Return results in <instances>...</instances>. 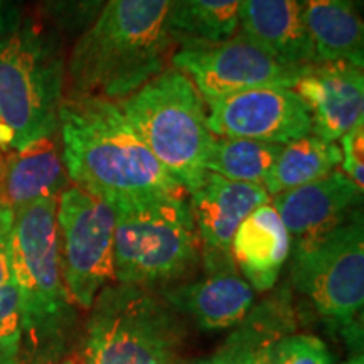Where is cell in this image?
<instances>
[{
    "instance_id": "cell-1",
    "label": "cell",
    "mask_w": 364,
    "mask_h": 364,
    "mask_svg": "<svg viewBox=\"0 0 364 364\" xmlns=\"http://www.w3.org/2000/svg\"><path fill=\"white\" fill-rule=\"evenodd\" d=\"M59 136L73 186L113 204L188 196L179 181L159 164L115 102L65 97Z\"/></svg>"
},
{
    "instance_id": "cell-17",
    "label": "cell",
    "mask_w": 364,
    "mask_h": 364,
    "mask_svg": "<svg viewBox=\"0 0 364 364\" xmlns=\"http://www.w3.org/2000/svg\"><path fill=\"white\" fill-rule=\"evenodd\" d=\"M292 238L272 203L257 208L241 223L231 240V258L236 270L257 292L275 287L289 260Z\"/></svg>"
},
{
    "instance_id": "cell-8",
    "label": "cell",
    "mask_w": 364,
    "mask_h": 364,
    "mask_svg": "<svg viewBox=\"0 0 364 364\" xmlns=\"http://www.w3.org/2000/svg\"><path fill=\"white\" fill-rule=\"evenodd\" d=\"M292 284L348 341L361 339L364 226L361 211L322 233L295 240Z\"/></svg>"
},
{
    "instance_id": "cell-26",
    "label": "cell",
    "mask_w": 364,
    "mask_h": 364,
    "mask_svg": "<svg viewBox=\"0 0 364 364\" xmlns=\"http://www.w3.org/2000/svg\"><path fill=\"white\" fill-rule=\"evenodd\" d=\"M107 0H46L51 17L70 33H83Z\"/></svg>"
},
{
    "instance_id": "cell-24",
    "label": "cell",
    "mask_w": 364,
    "mask_h": 364,
    "mask_svg": "<svg viewBox=\"0 0 364 364\" xmlns=\"http://www.w3.org/2000/svg\"><path fill=\"white\" fill-rule=\"evenodd\" d=\"M22 311L16 282L0 287V364H21Z\"/></svg>"
},
{
    "instance_id": "cell-16",
    "label": "cell",
    "mask_w": 364,
    "mask_h": 364,
    "mask_svg": "<svg viewBox=\"0 0 364 364\" xmlns=\"http://www.w3.org/2000/svg\"><path fill=\"white\" fill-rule=\"evenodd\" d=\"M59 132L0 156V204L14 211L68 188Z\"/></svg>"
},
{
    "instance_id": "cell-21",
    "label": "cell",
    "mask_w": 364,
    "mask_h": 364,
    "mask_svg": "<svg viewBox=\"0 0 364 364\" xmlns=\"http://www.w3.org/2000/svg\"><path fill=\"white\" fill-rule=\"evenodd\" d=\"M341 159L343 157L338 144L327 142L314 134L285 144L268 174L267 193L273 198L285 191L322 179L338 171Z\"/></svg>"
},
{
    "instance_id": "cell-28",
    "label": "cell",
    "mask_w": 364,
    "mask_h": 364,
    "mask_svg": "<svg viewBox=\"0 0 364 364\" xmlns=\"http://www.w3.org/2000/svg\"><path fill=\"white\" fill-rule=\"evenodd\" d=\"M14 209L0 204V287L11 280V245Z\"/></svg>"
},
{
    "instance_id": "cell-13",
    "label": "cell",
    "mask_w": 364,
    "mask_h": 364,
    "mask_svg": "<svg viewBox=\"0 0 364 364\" xmlns=\"http://www.w3.org/2000/svg\"><path fill=\"white\" fill-rule=\"evenodd\" d=\"M294 91L307 105L312 134L339 142L364 124V75L351 63H316L300 73Z\"/></svg>"
},
{
    "instance_id": "cell-6",
    "label": "cell",
    "mask_w": 364,
    "mask_h": 364,
    "mask_svg": "<svg viewBox=\"0 0 364 364\" xmlns=\"http://www.w3.org/2000/svg\"><path fill=\"white\" fill-rule=\"evenodd\" d=\"M118 284L149 287L186 279L201 262L198 228L186 196L113 204Z\"/></svg>"
},
{
    "instance_id": "cell-4",
    "label": "cell",
    "mask_w": 364,
    "mask_h": 364,
    "mask_svg": "<svg viewBox=\"0 0 364 364\" xmlns=\"http://www.w3.org/2000/svg\"><path fill=\"white\" fill-rule=\"evenodd\" d=\"M65 88L56 39L33 21L0 12V156L59 132Z\"/></svg>"
},
{
    "instance_id": "cell-20",
    "label": "cell",
    "mask_w": 364,
    "mask_h": 364,
    "mask_svg": "<svg viewBox=\"0 0 364 364\" xmlns=\"http://www.w3.org/2000/svg\"><path fill=\"white\" fill-rule=\"evenodd\" d=\"M290 307L285 294L265 300L253 307L233 334L228 338L218 356L223 364H270L272 346L282 338L279 332L289 331Z\"/></svg>"
},
{
    "instance_id": "cell-22",
    "label": "cell",
    "mask_w": 364,
    "mask_h": 364,
    "mask_svg": "<svg viewBox=\"0 0 364 364\" xmlns=\"http://www.w3.org/2000/svg\"><path fill=\"white\" fill-rule=\"evenodd\" d=\"M245 0H174L169 27L176 43L213 44L240 31Z\"/></svg>"
},
{
    "instance_id": "cell-10",
    "label": "cell",
    "mask_w": 364,
    "mask_h": 364,
    "mask_svg": "<svg viewBox=\"0 0 364 364\" xmlns=\"http://www.w3.org/2000/svg\"><path fill=\"white\" fill-rule=\"evenodd\" d=\"M172 66L193 81L206 107L253 88H292L304 68L280 61L241 33L213 44H184Z\"/></svg>"
},
{
    "instance_id": "cell-15",
    "label": "cell",
    "mask_w": 364,
    "mask_h": 364,
    "mask_svg": "<svg viewBox=\"0 0 364 364\" xmlns=\"http://www.w3.org/2000/svg\"><path fill=\"white\" fill-rule=\"evenodd\" d=\"M174 312L186 314L204 331L238 327L255 304V290L236 268L208 272L204 279L164 290Z\"/></svg>"
},
{
    "instance_id": "cell-5",
    "label": "cell",
    "mask_w": 364,
    "mask_h": 364,
    "mask_svg": "<svg viewBox=\"0 0 364 364\" xmlns=\"http://www.w3.org/2000/svg\"><path fill=\"white\" fill-rule=\"evenodd\" d=\"M115 103L152 156L188 193L201 184L215 135L208 127L206 103L184 73L167 66Z\"/></svg>"
},
{
    "instance_id": "cell-31",
    "label": "cell",
    "mask_w": 364,
    "mask_h": 364,
    "mask_svg": "<svg viewBox=\"0 0 364 364\" xmlns=\"http://www.w3.org/2000/svg\"><path fill=\"white\" fill-rule=\"evenodd\" d=\"M346 364H364V361H363V353H359V354H356V356H353Z\"/></svg>"
},
{
    "instance_id": "cell-25",
    "label": "cell",
    "mask_w": 364,
    "mask_h": 364,
    "mask_svg": "<svg viewBox=\"0 0 364 364\" xmlns=\"http://www.w3.org/2000/svg\"><path fill=\"white\" fill-rule=\"evenodd\" d=\"M270 364H332V354L316 336H282L272 346Z\"/></svg>"
},
{
    "instance_id": "cell-27",
    "label": "cell",
    "mask_w": 364,
    "mask_h": 364,
    "mask_svg": "<svg viewBox=\"0 0 364 364\" xmlns=\"http://www.w3.org/2000/svg\"><path fill=\"white\" fill-rule=\"evenodd\" d=\"M341 167L358 188L364 189V127L359 125L339 140Z\"/></svg>"
},
{
    "instance_id": "cell-2",
    "label": "cell",
    "mask_w": 364,
    "mask_h": 364,
    "mask_svg": "<svg viewBox=\"0 0 364 364\" xmlns=\"http://www.w3.org/2000/svg\"><path fill=\"white\" fill-rule=\"evenodd\" d=\"M174 0H107L66 63L68 98L118 102L167 68Z\"/></svg>"
},
{
    "instance_id": "cell-12",
    "label": "cell",
    "mask_w": 364,
    "mask_h": 364,
    "mask_svg": "<svg viewBox=\"0 0 364 364\" xmlns=\"http://www.w3.org/2000/svg\"><path fill=\"white\" fill-rule=\"evenodd\" d=\"M188 194L204 270L208 273L236 268L231 258V240L255 209L270 203L267 189L208 172L201 184Z\"/></svg>"
},
{
    "instance_id": "cell-14",
    "label": "cell",
    "mask_w": 364,
    "mask_h": 364,
    "mask_svg": "<svg viewBox=\"0 0 364 364\" xmlns=\"http://www.w3.org/2000/svg\"><path fill=\"white\" fill-rule=\"evenodd\" d=\"M272 199V206L279 213L290 238L300 240L322 233L356 213L363 201V189L344 172L334 171Z\"/></svg>"
},
{
    "instance_id": "cell-30",
    "label": "cell",
    "mask_w": 364,
    "mask_h": 364,
    "mask_svg": "<svg viewBox=\"0 0 364 364\" xmlns=\"http://www.w3.org/2000/svg\"><path fill=\"white\" fill-rule=\"evenodd\" d=\"M56 364H88L85 361V358L81 354H73V356H65L59 359Z\"/></svg>"
},
{
    "instance_id": "cell-18",
    "label": "cell",
    "mask_w": 364,
    "mask_h": 364,
    "mask_svg": "<svg viewBox=\"0 0 364 364\" xmlns=\"http://www.w3.org/2000/svg\"><path fill=\"white\" fill-rule=\"evenodd\" d=\"M304 11L306 0H245L238 33L287 65H316Z\"/></svg>"
},
{
    "instance_id": "cell-19",
    "label": "cell",
    "mask_w": 364,
    "mask_h": 364,
    "mask_svg": "<svg viewBox=\"0 0 364 364\" xmlns=\"http://www.w3.org/2000/svg\"><path fill=\"white\" fill-rule=\"evenodd\" d=\"M304 19L316 63L364 66V24L354 0H306Z\"/></svg>"
},
{
    "instance_id": "cell-32",
    "label": "cell",
    "mask_w": 364,
    "mask_h": 364,
    "mask_svg": "<svg viewBox=\"0 0 364 364\" xmlns=\"http://www.w3.org/2000/svg\"><path fill=\"white\" fill-rule=\"evenodd\" d=\"M0 7H2V0H0Z\"/></svg>"
},
{
    "instance_id": "cell-9",
    "label": "cell",
    "mask_w": 364,
    "mask_h": 364,
    "mask_svg": "<svg viewBox=\"0 0 364 364\" xmlns=\"http://www.w3.org/2000/svg\"><path fill=\"white\" fill-rule=\"evenodd\" d=\"M56 220L66 292L76 307L90 311L98 294L115 280V209L78 186H68L58 198Z\"/></svg>"
},
{
    "instance_id": "cell-7",
    "label": "cell",
    "mask_w": 364,
    "mask_h": 364,
    "mask_svg": "<svg viewBox=\"0 0 364 364\" xmlns=\"http://www.w3.org/2000/svg\"><path fill=\"white\" fill-rule=\"evenodd\" d=\"M90 311L80 353L88 364H182L179 318L145 287H105Z\"/></svg>"
},
{
    "instance_id": "cell-3",
    "label": "cell",
    "mask_w": 364,
    "mask_h": 364,
    "mask_svg": "<svg viewBox=\"0 0 364 364\" xmlns=\"http://www.w3.org/2000/svg\"><path fill=\"white\" fill-rule=\"evenodd\" d=\"M56 213L58 198L14 211L11 277L21 297V364H56L65 358L75 324L59 260Z\"/></svg>"
},
{
    "instance_id": "cell-11",
    "label": "cell",
    "mask_w": 364,
    "mask_h": 364,
    "mask_svg": "<svg viewBox=\"0 0 364 364\" xmlns=\"http://www.w3.org/2000/svg\"><path fill=\"white\" fill-rule=\"evenodd\" d=\"M215 136L285 145L312 134L307 105L292 88H253L209 103Z\"/></svg>"
},
{
    "instance_id": "cell-29",
    "label": "cell",
    "mask_w": 364,
    "mask_h": 364,
    "mask_svg": "<svg viewBox=\"0 0 364 364\" xmlns=\"http://www.w3.org/2000/svg\"><path fill=\"white\" fill-rule=\"evenodd\" d=\"M189 364H223V361H221V358L218 356V353H215V354H211V356L194 359V361H191Z\"/></svg>"
},
{
    "instance_id": "cell-23",
    "label": "cell",
    "mask_w": 364,
    "mask_h": 364,
    "mask_svg": "<svg viewBox=\"0 0 364 364\" xmlns=\"http://www.w3.org/2000/svg\"><path fill=\"white\" fill-rule=\"evenodd\" d=\"M284 145L247 139L215 136L206 161V171L228 181L265 188L273 164Z\"/></svg>"
}]
</instances>
